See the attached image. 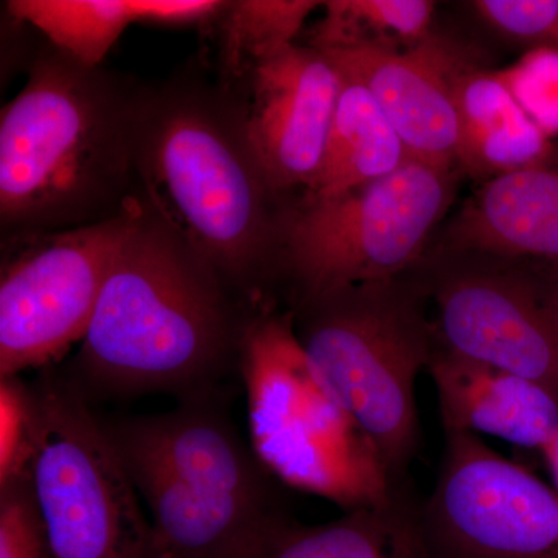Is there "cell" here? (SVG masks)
I'll return each instance as SVG.
<instances>
[{"label": "cell", "instance_id": "7c38bea8", "mask_svg": "<svg viewBox=\"0 0 558 558\" xmlns=\"http://www.w3.org/2000/svg\"><path fill=\"white\" fill-rule=\"evenodd\" d=\"M319 51L368 89L411 159L459 170V120L451 78L464 58L435 36L410 50L337 47Z\"/></svg>", "mask_w": 558, "mask_h": 558}, {"label": "cell", "instance_id": "7402d4cb", "mask_svg": "<svg viewBox=\"0 0 558 558\" xmlns=\"http://www.w3.org/2000/svg\"><path fill=\"white\" fill-rule=\"evenodd\" d=\"M0 558H53L25 464L0 478Z\"/></svg>", "mask_w": 558, "mask_h": 558}, {"label": "cell", "instance_id": "4fadbf2b", "mask_svg": "<svg viewBox=\"0 0 558 558\" xmlns=\"http://www.w3.org/2000/svg\"><path fill=\"white\" fill-rule=\"evenodd\" d=\"M105 428L121 454L145 459L223 501L279 512L271 501L269 473L253 451L242 447L229 422L205 407V400Z\"/></svg>", "mask_w": 558, "mask_h": 558}, {"label": "cell", "instance_id": "cb8c5ba5", "mask_svg": "<svg viewBox=\"0 0 558 558\" xmlns=\"http://www.w3.org/2000/svg\"><path fill=\"white\" fill-rule=\"evenodd\" d=\"M501 75L546 134L558 130V51L535 49L515 68L501 70Z\"/></svg>", "mask_w": 558, "mask_h": 558}, {"label": "cell", "instance_id": "484cf974", "mask_svg": "<svg viewBox=\"0 0 558 558\" xmlns=\"http://www.w3.org/2000/svg\"><path fill=\"white\" fill-rule=\"evenodd\" d=\"M546 267H548L550 293H553L554 306H556L558 315V263L546 264Z\"/></svg>", "mask_w": 558, "mask_h": 558}, {"label": "cell", "instance_id": "6da1fadb", "mask_svg": "<svg viewBox=\"0 0 558 558\" xmlns=\"http://www.w3.org/2000/svg\"><path fill=\"white\" fill-rule=\"evenodd\" d=\"M230 286L142 204L76 359V385L116 398L205 400L240 355L247 322Z\"/></svg>", "mask_w": 558, "mask_h": 558}, {"label": "cell", "instance_id": "e0dca14e", "mask_svg": "<svg viewBox=\"0 0 558 558\" xmlns=\"http://www.w3.org/2000/svg\"><path fill=\"white\" fill-rule=\"evenodd\" d=\"M451 89L459 120V170L487 182L548 156L554 143L521 108L501 72L464 61Z\"/></svg>", "mask_w": 558, "mask_h": 558}, {"label": "cell", "instance_id": "277c9868", "mask_svg": "<svg viewBox=\"0 0 558 558\" xmlns=\"http://www.w3.org/2000/svg\"><path fill=\"white\" fill-rule=\"evenodd\" d=\"M301 347L371 440L395 488L410 487L421 447L416 381L435 352L409 271L299 300Z\"/></svg>", "mask_w": 558, "mask_h": 558}, {"label": "cell", "instance_id": "d6986e66", "mask_svg": "<svg viewBox=\"0 0 558 558\" xmlns=\"http://www.w3.org/2000/svg\"><path fill=\"white\" fill-rule=\"evenodd\" d=\"M7 10L89 69H98L123 32L137 24L134 0H10Z\"/></svg>", "mask_w": 558, "mask_h": 558}, {"label": "cell", "instance_id": "52a82bcc", "mask_svg": "<svg viewBox=\"0 0 558 558\" xmlns=\"http://www.w3.org/2000/svg\"><path fill=\"white\" fill-rule=\"evenodd\" d=\"M458 168L410 160L332 199H307L281 223L299 300L402 277L427 253L457 193Z\"/></svg>", "mask_w": 558, "mask_h": 558}, {"label": "cell", "instance_id": "8992f818", "mask_svg": "<svg viewBox=\"0 0 558 558\" xmlns=\"http://www.w3.org/2000/svg\"><path fill=\"white\" fill-rule=\"evenodd\" d=\"M25 465L53 558H154L126 465L89 398L53 366L28 387Z\"/></svg>", "mask_w": 558, "mask_h": 558}, {"label": "cell", "instance_id": "9a60e30c", "mask_svg": "<svg viewBox=\"0 0 558 558\" xmlns=\"http://www.w3.org/2000/svg\"><path fill=\"white\" fill-rule=\"evenodd\" d=\"M438 392L444 429L497 436L543 449L558 435V399L535 381L433 352L428 368Z\"/></svg>", "mask_w": 558, "mask_h": 558}, {"label": "cell", "instance_id": "2e32d148", "mask_svg": "<svg viewBox=\"0 0 558 558\" xmlns=\"http://www.w3.org/2000/svg\"><path fill=\"white\" fill-rule=\"evenodd\" d=\"M417 502L411 487L402 488L384 505L315 526L278 512L256 529L238 558H427Z\"/></svg>", "mask_w": 558, "mask_h": 558}, {"label": "cell", "instance_id": "3957f363", "mask_svg": "<svg viewBox=\"0 0 558 558\" xmlns=\"http://www.w3.org/2000/svg\"><path fill=\"white\" fill-rule=\"evenodd\" d=\"M135 172L148 208L227 284H256L281 226L241 116L193 94L140 101Z\"/></svg>", "mask_w": 558, "mask_h": 558}, {"label": "cell", "instance_id": "ac0fdd59", "mask_svg": "<svg viewBox=\"0 0 558 558\" xmlns=\"http://www.w3.org/2000/svg\"><path fill=\"white\" fill-rule=\"evenodd\" d=\"M340 73L343 81L328 146L307 199H332L387 178L413 160L368 89Z\"/></svg>", "mask_w": 558, "mask_h": 558}, {"label": "cell", "instance_id": "5bb4252c", "mask_svg": "<svg viewBox=\"0 0 558 558\" xmlns=\"http://www.w3.org/2000/svg\"><path fill=\"white\" fill-rule=\"evenodd\" d=\"M436 250L558 263V145L521 170L487 180Z\"/></svg>", "mask_w": 558, "mask_h": 558}, {"label": "cell", "instance_id": "ba28073f", "mask_svg": "<svg viewBox=\"0 0 558 558\" xmlns=\"http://www.w3.org/2000/svg\"><path fill=\"white\" fill-rule=\"evenodd\" d=\"M435 351L535 381L558 399V315L548 267L433 250L409 271Z\"/></svg>", "mask_w": 558, "mask_h": 558}, {"label": "cell", "instance_id": "603a6c76", "mask_svg": "<svg viewBox=\"0 0 558 558\" xmlns=\"http://www.w3.org/2000/svg\"><path fill=\"white\" fill-rule=\"evenodd\" d=\"M472 7L499 35L558 51V0H475Z\"/></svg>", "mask_w": 558, "mask_h": 558}, {"label": "cell", "instance_id": "8fae6325", "mask_svg": "<svg viewBox=\"0 0 558 558\" xmlns=\"http://www.w3.org/2000/svg\"><path fill=\"white\" fill-rule=\"evenodd\" d=\"M245 137L275 193L314 185L336 116L339 68L323 51L292 46L250 70Z\"/></svg>", "mask_w": 558, "mask_h": 558}, {"label": "cell", "instance_id": "7a4b0ae2", "mask_svg": "<svg viewBox=\"0 0 558 558\" xmlns=\"http://www.w3.org/2000/svg\"><path fill=\"white\" fill-rule=\"evenodd\" d=\"M138 102L57 49L33 62L0 113V220L13 234L119 215L135 172Z\"/></svg>", "mask_w": 558, "mask_h": 558}, {"label": "cell", "instance_id": "d4e9b609", "mask_svg": "<svg viewBox=\"0 0 558 558\" xmlns=\"http://www.w3.org/2000/svg\"><path fill=\"white\" fill-rule=\"evenodd\" d=\"M140 24L196 25L216 21L227 2L216 0H134Z\"/></svg>", "mask_w": 558, "mask_h": 558}, {"label": "cell", "instance_id": "ffe728a7", "mask_svg": "<svg viewBox=\"0 0 558 558\" xmlns=\"http://www.w3.org/2000/svg\"><path fill=\"white\" fill-rule=\"evenodd\" d=\"M307 46L410 50L433 38L436 3L428 0H330Z\"/></svg>", "mask_w": 558, "mask_h": 558}, {"label": "cell", "instance_id": "30bf717a", "mask_svg": "<svg viewBox=\"0 0 558 558\" xmlns=\"http://www.w3.org/2000/svg\"><path fill=\"white\" fill-rule=\"evenodd\" d=\"M444 433L435 487L417 502L427 558H558V492L478 436Z\"/></svg>", "mask_w": 558, "mask_h": 558}, {"label": "cell", "instance_id": "9c48e42d", "mask_svg": "<svg viewBox=\"0 0 558 558\" xmlns=\"http://www.w3.org/2000/svg\"><path fill=\"white\" fill-rule=\"evenodd\" d=\"M142 202L100 222L13 234L0 270V379L53 366L83 341Z\"/></svg>", "mask_w": 558, "mask_h": 558}, {"label": "cell", "instance_id": "44dd1931", "mask_svg": "<svg viewBox=\"0 0 558 558\" xmlns=\"http://www.w3.org/2000/svg\"><path fill=\"white\" fill-rule=\"evenodd\" d=\"M315 0H240L227 2L218 17L222 32L223 62L231 75H244L293 40L312 11Z\"/></svg>", "mask_w": 558, "mask_h": 558}, {"label": "cell", "instance_id": "5b68a950", "mask_svg": "<svg viewBox=\"0 0 558 558\" xmlns=\"http://www.w3.org/2000/svg\"><path fill=\"white\" fill-rule=\"evenodd\" d=\"M238 365L252 451L271 478L347 512L384 505L400 490L307 357L292 312L247 319Z\"/></svg>", "mask_w": 558, "mask_h": 558}, {"label": "cell", "instance_id": "4316f807", "mask_svg": "<svg viewBox=\"0 0 558 558\" xmlns=\"http://www.w3.org/2000/svg\"><path fill=\"white\" fill-rule=\"evenodd\" d=\"M546 454H548L550 468H553L554 476H556L557 486H558V435L557 438L549 444L545 449Z\"/></svg>", "mask_w": 558, "mask_h": 558}]
</instances>
